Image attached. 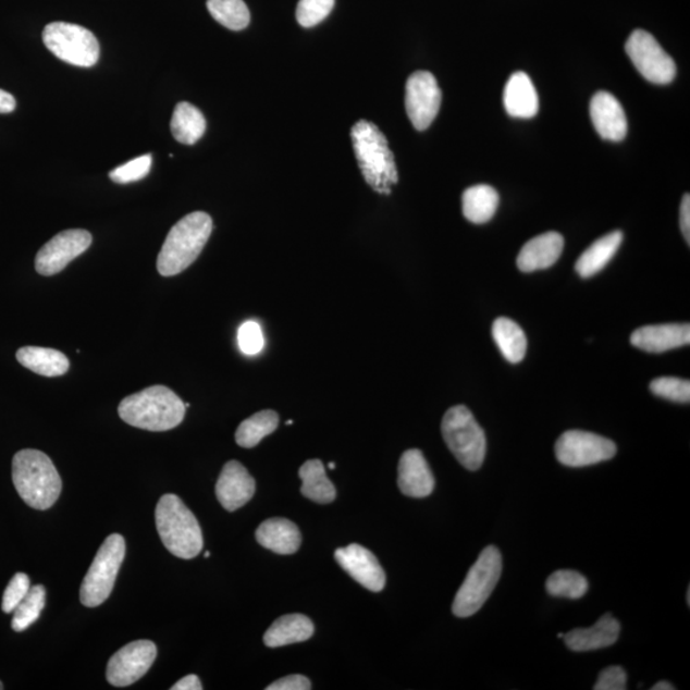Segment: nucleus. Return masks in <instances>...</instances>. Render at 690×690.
I'll return each instance as SVG.
<instances>
[{"instance_id":"obj_4","label":"nucleus","mask_w":690,"mask_h":690,"mask_svg":"<svg viewBox=\"0 0 690 690\" xmlns=\"http://www.w3.org/2000/svg\"><path fill=\"white\" fill-rule=\"evenodd\" d=\"M359 169L369 185L381 195H391L398 183L394 156L387 139L375 124L361 120L350 131Z\"/></svg>"},{"instance_id":"obj_9","label":"nucleus","mask_w":690,"mask_h":690,"mask_svg":"<svg viewBox=\"0 0 690 690\" xmlns=\"http://www.w3.org/2000/svg\"><path fill=\"white\" fill-rule=\"evenodd\" d=\"M42 41L57 58L76 67L89 69L99 61L97 36L83 26L51 22L44 28Z\"/></svg>"},{"instance_id":"obj_51","label":"nucleus","mask_w":690,"mask_h":690,"mask_svg":"<svg viewBox=\"0 0 690 690\" xmlns=\"http://www.w3.org/2000/svg\"><path fill=\"white\" fill-rule=\"evenodd\" d=\"M292 423H293V421H286V424H288V426L292 424Z\"/></svg>"},{"instance_id":"obj_35","label":"nucleus","mask_w":690,"mask_h":690,"mask_svg":"<svg viewBox=\"0 0 690 690\" xmlns=\"http://www.w3.org/2000/svg\"><path fill=\"white\" fill-rule=\"evenodd\" d=\"M335 0H299L297 21L300 26L313 27L324 21L333 11Z\"/></svg>"},{"instance_id":"obj_11","label":"nucleus","mask_w":690,"mask_h":690,"mask_svg":"<svg viewBox=\"0 0 690 690\" xmlns=\"http://www.w3.org/2000/svg\"><path fill=\"white\" fill-rule=\"evenodd\" d=\"M555 454L562 465L579 468L611 460L615 457L616 445L592 432L570 430L557 440Z\"/></svg>"},{"instance_id":"obj_1","label":"nucleus","mask_w":690,"mask_h":690,"mask_svg":"<svg viewBox=\"0 0 690 690\" xmlns=\"http://www.w3.org/2000/svg\"><path fill=\"white\" fill-rule=\"evenodd\" d=\"M119 414L124 422L134 428L163 432L182 423L186 406L171 389L156 385L126 396L121 402Z\"/></svg>"},{"instance_id":"obj_23","label":"nucleus","mask_w":690,"mask_h":690,"mask_svg":"<svg viewBox=\"0 0 690 690\" xmlns=\"http://www.w3.org/2000/svg\"><path fill=\"white\" fill-rule=\"evenodd\" d=\"M256 540L261 546L281 555L297 553L303 542L298 527L284 518H271L261 523L257 528Z\"/></svg>"},{"instance_id":"obj_5","label":"nucleus","mask_w":690,"mask_h":690,"mask_svg":"<svg viewBox=\"0 0 690 690\" xmlns=\"http://www.w3.org/2000/svg\"><path fill=\"white\" fill-rule=\"evenodd\" d=\"M157 528L168 552L181 559H194L202 552L204 539L200 523L177 495L160 498Z\"/></svg>"},{"instance_id":"obj_50","label":"nucleus","mask_w":690,"mask_h":690,"mask_svg":"<svg viewBox=\"0 0 690 690\" xmlns=\"http://www.w3.org/2000/svg\"><path fill=\"white\" fill-rule=\"evenodd\" d=\"M563 637H564L563 633L557 634V638H563Z\"/></svg>"},{"instance_id":"obj_14","label":"nucleus","mask_w":690,"mask_h":690,"mask_svg":"<svg viewBox=\"0 0 690 690\" xmlns=\"http://www.w3.org/2000/svg\"><path fill=\"white\" fill-rule=\"evenodd\" d=\"M158 649L151 641H136L124 645L109 660L107 680L113 687L134 685L150 670Z\"/></svg>"},{"instance_id":"obj_33","label":"nucleus","mask_w":690,"mask_h":690,"mask_svg":"<svg viewBox=\"0 0 690 690\" xmlns=\"http://www.w3.org/2000/svg\"><path fill=\"white\" fill-rule=\"evenodd\" d=\"M46 587L41 584L32 587L26 597L14 608L12 629L20 633V631L30 628L40 618L44 607H46Z\"/></svg>"},{"instance_id":"obj_22","label":"nucleus","mask_w":690,"mask_h":690,"mask_svg":"<svg viewBox=\"0 0 690 690\" xmlns=\"http://www.w3.org/2000/svg\"><path fill=\"white\" fill-rule=\"evenodd\" d=\"M504 107L514 119H533L539 113V95L527 73L517 72L510 76L504 90Z\"/></svg>"},{"instance_id":"obj_16","label":"nucleus","mask_w":690,"mask_h":690,"mask_svg":"<svg viewBox=\"0 0 690 690\" xmlns=\"http://www.w3.org/2000/svg\"><path fill=\"white\" fill-rule=\"evenodd\" d=\"M217 497L227 512H236L255 495L254 477L237 460L227 461L217 482Z\"/></svg>"},{"instance_id":"obj_17","label":"nucleus","mask_w":690,"mask_h":690,"mask_svg":"<svg viewBox=\"0 0 690 690\" xmlns=\"http://www.w3.org/2000/svg\"><path fill=\"white\" fill-rule=\"evenodd\" d=\"M591 120L602 139L619 143L627 136L626 112L614 95L600 91L591 100Z\"/></svg>"},{"instance_id":"obj_44","label":"nucleus","mask_w":690,"mask_h":690,"mask_svg":"<svg viewBox=\"0 0 690 690\" xmlns=\"http://www.w3.org/2000/svg\"><path fill=\"white\" fill-rule=\"evenodd\" d=\"M16 109V99L13 95L4 90H0V114L12 113Z\"/></svg>"},{"instance_id":"obj_24","label":"nucleus","mask_w":690,"mask_h":690,"mask_svg":"<svg viewBox=\"0 0 690 690\" xmlns=\"http://www.w3.org/2000/svg\"><path fill=\"white\" fill-rule=\"evenodd\" d=\"M313 631V623L307 616L303 614L284 615L268 629L266 636H263V643L268 648H283V645L310 640Z\"/></svg>"},{"instance_id":"obj_21","label":"nucleus","mask_w":690,"mask_h":690,"mask_svg":"<svg viewBox=\"0 0 690 690\" xmlns=\"http://www.w3.org/2000/svg\"><path fill=\"white\" fill-rule=\"evenodd\" d=\"M564 249V238L557 232L541 234L520 249L517 266L523 273L549 269L560 259Z\"/></svg>"},{"instance_id":"obj_39","label":"nucleus","mask_w":690,"mask_h":690,"mask_svg":"<svg viewBox=\"0 0 690 690\" xmlns=\"http://www.w3.org/2000/svg\"><path fill=\"white\" fill-rule=\"evenodd\" d=\"M239 348L247 356L260 354L266 344L261 326L255 321H247L239 328L238 332Z\"/></svg>"},{"instance_id":"obj_34","label":"nucleus","mask_w":690,"mask_h":690,"mask_svg":"<svg viewBox=\"0 0 690 690\" xmlns=\"http://www.w3.org/2000/svg\"><path fill=\"white\" fill-rule=\"evenodd\" d=\"M546 590L555 597L578 600L589 591V581L576 570H557L549 577Z\"/></svg>"},{"instance_id":"obj_30","label":"nucleus","mask_w":690,"mask_h":690,"mask_svg":"<svg viewBox=\"0 0 690 690\" xmlns=\"http://www.w3.org/2000/svg\"><path fill=\"white\" fill-rule=\"evenodd\" d=\"M493 337L498 349L510 364L523 361L527 337L517 322L506 318L497 319L493 325Z\"/></svg>"},{"instance_id":"obj_43","label":"nucleus","mask_w":690,"mask_h":690,"mask_svg":"<svg viewBox=\"0 0 690 690\" xmlns=\"http://www.w3.org/2000/svg\"><path fill=\"white\" fill-rule=\"evenodd\" d=\"M202 685L197 675H187L172 687V690H201Z\"/></svg>"},{"instance_id":"obj_49","label":"nucleus","mask_w":690,"mask_h":690,"mask_svg":"<svg viewBox=\"0 0 690 690\" xmlns=\"http://www.w3.org/2000/svg\"><path fill=\"white\" fill-rule=\"evenodd\" d=\"M4 687L2 685V681H0V690H2Z\"/></svg>"},{"instance_id":"obj_46","label":"nucleus","mask_w":690,"mask_h":690,"mask_svg":"<svg viewBox=\"0 0 690 690\" xmlns=\"http://www.w3.org/2000/svg\"><path fill=\"white\" fill-rule=\"evenodd\" d=\"M687 602H688V606L690 605V590L688 589V593H687Z\"/></svg>"},{"instance_id":"obj_40","label":"nucleus","mask_w":690,"mask_h":690,"mask_svg":"<svg viewBox=\"0 0 690 690\" xmlns=\"http://www.w3.org/2000/svg\"><path fill=\"white\" fill-rule=\"evenodd\" d=\"M594 690H626L627 673L620 666H611L599 675Z\"/></svg>"},{"instance_id":"obj_15","label":"nucleus","mask_w":690,"mask_h":690,"mask_svg":"<svg viewBox=\"0 0 690 690\" xmlns=\"http://www.w3.org/2000/svg\"><path fill=\"white\" fill-rule=\"evenodd\" d=\"M335 559L365 589L372 592L384 590L386 583L385 571L370 550L357 545V543H352L347 547L337 549Z\"/></svg>"},{"instance_id":"obj_19","label":"nucleus","mask_w":690,"mask_h":690,"mask_svg":"<svg viewBox=\"0 0 690 690\" xmlns=\"http://www.w3.org/2000/svg\"><path fill=\"white\" fill-rule=\"evenodd\" d=\"M631 344L649 354L680 348L690 343L689 324L648 325L636 330L630 336Z\"/></svg>"},{"instance_id":"obj_45","label":"nucleus","mask_w":690,"mask_h":690,"mask_svg":"<svg viewBox=\"0 0 690 690\" xmlns=\"http://www.w3.org/2000/svg\"><path fill=\"white\" fill-rule=\"evenodd\" d=\"M652 690H674L675 687L667 681H658L657 685L651 688Z\"/></svg>"},{"instance_id":"obj_25","label":"nucleus","mask_w":690,"mask_h":690,"mask_svg":"<svg viewBox=\"0 0 690 690\" xmlns=\"http://www.w3.org/2000/svg\"><path fill=\"white\" fill-rule=\"evenodd\" d=\"M16 357L22 366L41 377H62L70 370L67 356L57 349L24 347L17 350Z\"/></svg>"},{"instance_id":"obj_28","label":"nucleus","mask_w":690,"mask_h":690,"mask_svg":"<svg viewBox=\"0 0 690 690\" xmlns=\"http://www.w3.org/2000/svg\"><path fill=\"white\" fill-rule=\"evenodd\" d=\"M299 477L303 480L300 493L315 503L329 504L335 501L336 490L332 481L328 479L325 466L319 459L307 460L299 468Z\"/></svg>"},{"instance_id":"obj_32","label":"nucleus","mask_w":690,"mask_h":690,"mask_svg":"<svg viewBox=\"0 0 690 690\" xmlns=\"http://www.w3.org/2000/svg\"><path fill=\"white\" fill-rule=\"evenodd\" d=\"M208 10L220 25L233 32L244 30L251 20L244 0H208Z\"/></svg>"},{"instance_id":"obj_36","label":"nucleus","mask_w":690,"mask_h":690,"mask_svg":"<svg viewBox=\"0 0 690 690\" xmlns=\"http://www.w3.org/2000/svg\"><path fill=\"white\" fill-rule=\"evenodd\" d=\"M651 392L660 398L677 403L690 402L689 380L678 378H658L651 383Z\"/></svg>"},{"instance_id":"obj_6","label":"nucleus","mask_w":690,"mask_h":690,"mask_svg":"<svg viewBox=\"0 0 690 690\" xmlns=\"http://www.w3.org/2000/svg\"><path fill=\"white\" fill-rule=\"evenodd\" d=\"M443 438L449 451L468 471H477L486 457V435L471 410L455 406L447 410L442 422Z\"/></svg>"},{"instance_id":"obj_41","label":"nucleus","mask_w":690,"mask_h":690,"mask_svg":"<svg viewBox=\"0 0 690 690\" xmlns=\"http://www.w3.org/2000/svg\"><path fill=\"white\" fill-rule=\"evenodd\" d=\"M311 688V681L304 675H289V677L274 681L267 690H310Z\"/></svg>"},{"instance_id":"obj_37","label":"nucleus","mask_w":690,"mask_h":690,"mask_svg":"<svg viewBox=\"0 0 690 690\" xmlns=\"http://www.w3.org/2000/svg\"><path fill=\"white\" fill-rule=\"evenodd\" d=\"M151 163L152 158L150 153H146V156L138 157L128 161L126 164L113 169V171L109 173V177L113 182L120 183V185L141 181L150 173Z\"/></svg>"},{"instance_id":"obj_18","label":"nucleus","mask_w":690,"mask_h":690,"mask_svg":"<svg viewBox=\"0 0 690 690\" xmlns=\"http://www.w3.org/2000/svg\"><path fill=\"white\" fill-rule=\"evenodd\" d=\"M398 486L409 497L422 498L435 489V477L421 451L403 453L398 467Z\"/></svg>"},{"instance_id":"obj_48","label":"nucleus","mask_w":690,"mask_h":690,"mask_svg":"<svg viewBox=\"0 0 690 690\" xmlns=\"http://www.w3.org/2000/svg\"><path fill=\"white\" fill-rule=\"evenodd\" d=\"M204 556H205V557H209V556H210V553H209V552H207V553H205V554H204Z\"/></svg>"},{"instance_id":"obj_47","label":"nucleus","mask_w":690,"mask_h":690,"mask_svg":"<svg viewBox=\"0 0 690 690\" xmlns=\"http://www.w3.org/2000/svg\"><path fill=\"white\" fill-rule=\"evenodd\" d=\"M335 467H336V466H335L334 464H330V465H329V468H330V469H334Z\"/></svg>"},{"instance_id":"obj_12","label":"nucleus","mask_w":690,"mask_h":690,"mask_svg":"<svg viewBox=\"0 0 690 690\" xmlns=\"http://www.w3.org/2000/svg\"><path fill=\"white\" fill-rule=\"evenodd\" d=\"M442 107V90L430 72L418 71L407 81L406 110L417 131H424L435 121Z\"/></svg>"},{"instance_id":"obj_8","label":"nucleus","mask_w":690,"mask_h":690,"mask_svg":"<svg viewBox=\"0 0 690 690\" xmlns=\"http://www.w3.org/2000/svg\"><path fill=\"white\" fill-rule=\"evenodd\" d=\"M126 556V541L121 534H110L102 543L89 571L81 584L79 600L87 607H97L109 599Z\"/></svg>"},{"instance_id":"obj_27","label":"nucleus","mask_w":690,"mask_h":690,"mask_svg":"<svg viewBox=\"0 0 690 690\" xmlns=\"http://www.w3.org/2000/svg\"><path fill=\"white\" fill-rule=\"evenodd\" d=\"M501 197L496 189L486 185L469 187L461 196V208L468 222L484 224L494 218Z\"/></svg>"},{"instance_id":"obj_29","label":"nucleus","mask_w":690,"mask_h":690,"mask_svg":"<svg viewBox=\"0 0 690 690\" xmlns=\"http://www.w3.org/2000/svg\"><path fill=\"white\" fill-rule=\"evenodd\" d=\"M171 130L178 143L194 145L207 131V120L195 106L183 101L174 109Z\"/></svg>"},{"instance_id":"obj_10","label":"nucleus","mask_w":690,"mask_h":690,"mask_svg":"<svg viewBox=\"0 0 690 690\" xmlns=\"http://www.w3.org/2000/svg\"><path fill=\"white\" fill-rule=\"evenodd\" d=\"M626 51L637 71L652 84L667 85L677 76V65L673 58L648 32L636 30L631 34Z\"/></svg>"},{"instance_id":"obj_42","label":"nucleus","mask_w":690,"mask_h":690,"mask_svg":"<svg viewBox=\"0 0 690 690\" xmlns=\"http://www.w3.org/2000/svg\"><path fill=\"white\" fill-rule=\"evenodd\" d=\"M680 227L687 244H690V196L682 197L680 207Z\"/></svg>"},{"instance_id":"obj_13","label":"nucleus","mask_w":690,"mask_h":690,"mask_svg":"<svg viewBox=\"0 0 690 690\" xmlns=\"http://www.w3.org/2000/svg\"><path fill=\"white\" fill-rule=\"evenodd\" d=\"M91 244V234L84 230H69L58 233L36 255L35 269L42 276L61 273L71 261L87 251Z\"/></svg>"},{"instance_id":"obj_38","label":"nucleus","mask_w":690,"mask_h":690,"mask_svg":"<svg viewBox=\"0 0 690 690\" xmlns=\"http://www.w3.org/2000/svg\"><path fill=\"white\" fill-rule=\"evenodd\" d=\"M30 589V578H28L25 572H17V575L11 579L9 586H7L3 594L2 611L5 614L13 613L14 608L26 597Z\"/></svg>"},{"instance_id":"obj_2","label":"nucleus","mask_w":690,"mask_h":690,"mask_svg":"<svg viewBox=\"0 0 690 690\" xmlns=\"http://www.w3.org/2000/svg\"><path fill=\"white\" fill-rule=\"evenodd\" d=\"M13 484L19 495L34 509L47 510L58 501L62 479L46 453L24 449L12 461Z\"/></svg>"},{"instance_id":"obj_20","label":"nucleus","mask_w":690,"mask_h":690,"mask_svg":"<svg viewBox=\"0 0 690 690\" xmlns=\"http://www.w3.org/2000/svg\"><path fill=\"white\" fill-rule=\"evenodd\" d=\"M620 623L608 613L591 628H579L564 634L565 644L575 652H589L611 648L620 636Z\"/></svg>"},{"instance_id":"obj_7","label":"nucleus","mask_w":690,"mask_h":690,"mask_svg":"<svg viewBox=\"0 0 690 690\" xmlns=\"http://www.w3.org/2000/svg\"><path fill=\"white\" fill-rule=\"evenodd\" d=\"M502 553L495 546H488L469 569L466 581L460 586L453 602V614L458 618H469L481 611L484 602L495 590L502 577Z\"/></svg>"},{"instance_id":"obj_26","label":"nucleus","mask_w":690,"mask_h":690,"mask_svg":"<svg viewBox=\"0 0 690 690\" xmlns=\"http://www.w3.org/2000/svg\"><path fill=\"white\" fill-rule=\"evenodd\" d=\"M621 242L623 233L620 231L608 233L606 236L593 242L579 257L576 263L577 273L582 278L596 275L618 252Z\"/></svg>"},{"instance_id":"obj_3","label":"nucleus","mask_w":690,"mask_h":690,"mask_svg":"<svg viewBox=\"0 0 690 690\" xmlns=\"http://www.w3.org/2000/svg\"><path fill=\"white\" fill-rule=\"evenodd\" d=\"M212 232V219L207 212L195 211L182 218L169 231L161 247L157 268L160 275L174 276L193 266Z\"/></svg>"},{"instance_id":"obj_31","label":"nucleus","mask_w":690,"mask_h":690,"mask_svg":"<svg viewBox=\"0 0 690 690\" xmlns=\"http://www.w3.org/2000/svg\"><path fill=\"white\" fill-rule=\"evenodd\" d=\"M279 416L274 410H261L239 424L236 432V442L245 449H251L259 445L263 438H267L278 429Z\"/></svg>"}]
</instances>
